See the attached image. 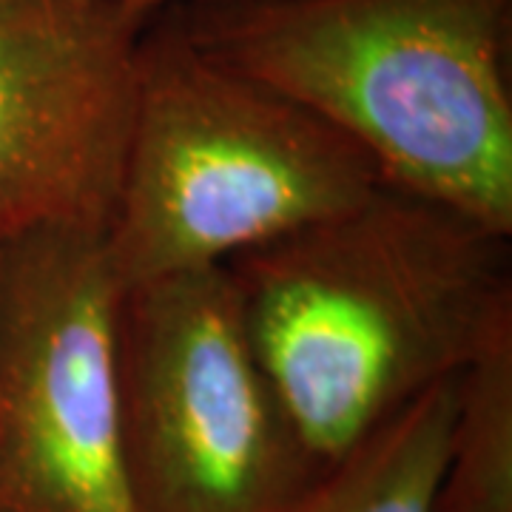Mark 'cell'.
Instances as JSON below:
<instances>
[{
	"mask_svg": "<svg viewBox=\"0 0 512 512\" xmlns=\"http://www.w3.org/2000/svg\"><path fill=\"white\" fill-rule=\"evenodd\" d=\"M225 274L313 478L512 319L510 237L390 185Z\"/></svg>",
	"mask_w": 512,
	"mask_h": 512,
	"instance_id": "6da1fadb",
	"label": "cell"
},
{
	"mask_svg": "<svg viewBox=\"0 0 512 512\" xmlns=\"http://www.w3.org/2000/svg\"><path fill=\"white\" fill-rule=\"evenodd\" d=\"M194 46L325 120L382 183L512 237V0L168 9Z\"/></svg>",
	"mask_w": 512,
	"mask_h": 512,
	"instance_id": "7a4b0ae2",
	"label": "cell"
},
{
	"mask_svg": "<svg viewBox=\"0 0 512 512\" xmlns=\"http://www.w3.org/2000/svg\"><path fill=\"white\" fill-rule=\"evenodd\" d=\"M345 134L208 57L160 12L103 248L120 288L225 268L382 188Z\"/></svg>",
	"mask_w": 512,
	"mask_h": 512,
	"instance_id": "3957f363",
	"label": "cell"
},
{
	"mask_svg": "<svg viewBox=\"0 0 512 512\" xmlns=\"http://www.w3.org/2000/svg\"><path fill=\"white\" fill-rule=\"evenodd\" d=\"M117 345L131 512H285L311 484L225 268L126 288Z\"/></svg>",
	"mask_w": 512,
	"mask_h": 512,
	"instance_id": "277c9868",
	"label": "cell"
},
{
	"mask_svg": "<svg viewBox=\"0 0 512 512\" xmlns=\"http://www.w3.org/2000/svg\"><path fill=\"white\" fill-rule=\"evenodd\" d=\"M103 237L0 251V512H131Z\"/></svg>",
	"mask_w": 512,
	"mask_h": 512,
	"instance_id": "5b68a950",
	"label": "cell"
},
{
	"mask_svg": "<svg viewBox=\"0 0 512 512\" xmlns=\"http://www.w3.org/2000/svg\"><path fill=\"white\" fill-rule=\"evenodd\" d=\"M154 18L120 0H0V251L106 237Z\"/></svg>",
	"mask_w": 512,
	"mask_h": 512,
	"instance_id": "8992f818",
	"label": "cell"
},
{
	"mask_svg": "<svg viewBox=\"0 0 512 512\" xmlns=\"http://www.w3.org/2000/svg\"><path fill=\"white\" fill-rule=\"evenodd\" d=\"M456 387L453 379L421 393L322 470L285 512H436Z\"/></svg>",
	"mask_w": 512,
	"mask_h": 512,
	"instance_id": "52a82bcc",
	"label": "cell"
},
{
	"mask_svg": "<svg viewBox=\"0 0 512 512\" xmlns=\"http://www.w3.org/2000/svg\"><path fill=\"white\" fill-rule=\"evenodd\" d=\"M436 512H512V319L458 376Z\"/></svg>",
	"mask_w": 512,
	"mask_h": 512,
	"instance_id": "ba28073f",
	"label": "cell"
},
{
	"mask_svg": "<svg viewBox=\"0 0 512 512\" xmlns=\"http://www.w3.org/2000/svg\"><path fill=\"white\" fill-rule=\"evenodd\" d=\"M120 3L160 15L165 9H180V6H220V3H245V0H120Z\"/></svg>",
	"mask_w": 512,
	"mask_h": 512,
	"instance_id": "9c48e42d",
	"label": "cell"
}]
</instances>
